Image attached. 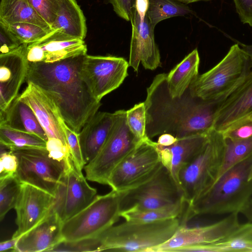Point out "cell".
I'll return each mask as SVG.
<instances>
[{
  "label": "cell",
  "mask_w": 252,
  "mask_h": 252,
  "mask_svg": "<svg viewBox=\"0 0 252 252\" xmlns=\"http://www.w3.org/2000/svg\"><path fill=\"white\" fill-rule=\"evenodd\" d=\"M167 75H157L147 89L144 102L147 136L152 139L169 133L181 139L208 133L213 129L219 101L194 96L189 87L181 97H173L169 92Z\"/></svg>",
  "instance_id": "cell-1"
},
{
  "label": "cell",
  "mask_w": 252,
  "mask_h": 252,
  "mask_svg": "<svg viewBox=\"0 0 252 252\" xmlns=\"http://www.w3.org/2000/svg\"><path fill=\"white\" fill-rule=\"evenodd\" d=\"M85 55L53 63H29L26 78L54 100L65 124L77 133L101 106L81 77Z\"/></svg>",
  "instance_id": "cell-2"
},
{
  "label": "cell",
  "mask_w": 252,
  "mask_h": 252,
  "mask_svg": "<svg viewBox=\"0 0 252 252\" xmlns=\"http://www.w3.org/2000/svg\"><path fill=\"white\" fill-rule=\"evenodd\" d=\"M252 155L229 169L210 189L185 210L183 222L198 215L240 213L252 196V180L249 176Z\"/></svg>",
  "instance_id": "cell-3"
},
{
  "label": "cell",
  "mask_w": 252,
  "mask_h": 252,
  "mask_svg": "<svg viewBox=\"0 0 252 252\" xmlns=\"http://www.w3.org/2000/svg\"><path fill=\"white\" fill-rule=\"evenodd\" d=\"M181 225V217L152 222L126 220L89 237L91 252H151L169 240Z\"/></svg>",
  "instance_id": "cell-4"
},
{
  "label": "cell",
  "mask_w": 252,
  "mask_h": 252,
  "mask_svg": "<svg viewBox=\"0 0 252 252\" xmlns=\"http://www.w3.org/2000/svg\"><path fill=\"white\" fill-rule=\"evenodd\" d=\"M252 71V63L238 43L231 46L215 66L199 75L189 87L194 96L205 101L220 102Z\"/></svg>",
  "instance_id": "cell-5"
},
{
  "label": "cell",
  "mask_w": 252,
  "mask_h": 252,
  "mask_svg": "<svg viewBox=\"0 0 252 252\" xmlns=\"http://www.w3.org/2000/svg\"><path fill=\"white\" fill-rule=\"evenodd\" d=\"M224 143L222 134L212 129L202 148L181 169L178 184L187 205L204 194L216 182Z\"/></svg>",
  "instance_id": "cell-6"
},
{
  "label": "cell",
  "mask_w": 252,
  "mask_h": 252,
  "mask_svg": "<svg viewBox=\"0 0 252 252\" xmlns=\"http://www.w3.org/2000/svg\"><path fill=\"white\" fill-rule=\"evenodd\" d=\"M124 192L112 190L96 195L85 208L62 225L63 241H75L95 236L113 226L121 217Z\"/></svg>",
  "instance_id": "cell-7"
},
{
  "label": "cell",
  "mask_w": 252,
  "mask_h": 252,
  "mask_svg": "<svg viewBox=\"0 0 252 252\" xmlns=\"http://www.w3.org/2000/svg\"><path fill=\"white\" fill-rule=\"evenodd\" d=\"M114 114V122L108 137L97 156L84 167L88 180L108 185L115 168L141 142L130 131L126 121V111Z\"/></svg>",
  "instance_id": "cell-8"
},
{
  "label": "cell",
  "mask_w": 252,
  "mask_h": 252,
  "mask_svg": "<svg viewBox=\"0 0 252 252\" xmlns=\"http://www.w3.org/2000/svg\"><path fill=\"white\" fill-rule=\"evenodd\" d=\"M162 166L157 143L148 138L139 143L115 168L108 185L118 192L132 189L151 178Z\"/></svg>",
  "instance_id": "cell-9"
},
{
  "label": "cell",
  "mask_w": 252,
  "mask_h": 252,
  "mask_svg": "<svg viewBox=\"0 0 252 252\" xmlns=\"http://www.w3.org/2000/svg\"><path fill=\"white\" fill-rule=\"evenodd\" d=\"M16 156V176L26 183L55 196L64 173L65 164L52 158L46 148L26 147L10 149Z\"/></svg>",
  "instance_id": "cell-10"
},
{
  "label": "cell",
  "mask_w": 252,
  "mask_h": 252,
  "mask_svg": "<svg viewBox=\"0 0 252 252\" xmlns=\"http://www.w3.org/2000/svg\"><path fill=\"white\" fill-rule=\"evenodd\" d=\"M184 201L181 190L169 171L163 166L149 180L124 191L122 211L132 208L152 210Z\"/></svg>",
  "instance_id": "cell-11"
},
{
  "label": "cell",
  "mask_w": 252,
  "mask_h": 252,
  "mask_svg": "<svg viewBox=\"0 0 252 252\" xmlns=\"http://www.w3.org/2000/svg\"><path fill=\"white\" fill-rule=\"evenodd\" d=\"M128 62L122 57L85 55L81 68L82 79L94 98L100 101L120 87L128 76Z\"/></svg>",
  "instance_id": "cell-12"
},
{
  "label": "cell",
  "mask_w": 252,
  "mask_h": 252,
  "mask_svg": "<svg viewBox=\"0 0 252 252\" xmlns=\"http://www.w3.org/2000/svg\"><path fill=\"white\" fill-rule=\"evenodd\" d=\"M96 193V189L88 184L71 158L65 164L51 210L63 223L88 206Z\"/></svg>",
  "instance_id": "cell-13"
},
{
  "label": "cell",
  "mask_w": 252,
  "mask_h": 252,
  "mask_svg": "<svg viewBox=\"0 0 252 252\" xmlns=\"http://www.w3.org/2000/svg\"><path fill=\"white\" fill-rule=\"evenodd\" d=\"M238 213L213 223L193 227L181 225L174 235L164 243L154 248L151 252H173L182 247L218 241L229 235L240 225Z\"/></svg>",
  "instance_id": "cell-14"
},
{
  "label": "cell",
  "mask_w": 252,
  "mask_h": 252,
  "mask_svg": "<svg viewBox=\"0 0 252 252\" xmlns=\"http://www.w3.org/2000/svg\"><path fill=\"white\" fill-rule=\"evenodd\" d=\"M252 116V71L220 101L215 112L213 129L223 133L250 121Z\"/></svg>",
  "instance_id": "cell-15"
},
{
  "label": "cell",
  "mask_w": 252,
  "mask_h": 252,
  "mask_svg": "<svg viewBox=\"0 0 252 252\" xmlns=\"http://www.w3.org/2000/svg\"><path fill=\"white\" fill-rule=\"evenodd\" d=\"M84 40L52 31L35 42L26 44L25 56L29 63H53L87 54Z\"/></svg>",
  "instance_id": "cell-16"
},
{
  "label": "cell",
  "mask_w": 252,
  "mask_h": 252,
  "mask_svg": "<svg viewBox=\"0 0 252 252\" xmlns=\"http://www.w3.org/2000/svg\"><path fill=\"white\" fill-rule=\"evenodd\" d=\"M55 196L32 185L22 183L14 207L17 229L12 238L19 237L42 221L51 211Z\"/></svg>",
  "instance_id": "cell-17"
},
{
  "label": "cell",
  "mask_w": 252,
  "mask_h": 252,
  "mask_svg": "<svg viewBox=\"0 0 252 252\" xmlns=\"http://www.w3.org/2000/svg\"><path fill=\"white\" fill-rule=\"evenodd\" d=\"M132 34L130 41L129 59V66L137 72L140 63L146 69L153 70L160 64L159 49L155 42L154 28L146 15L141 21L134 5L130 21Z\"/></svg>",
  "instance_id": "cell-18"
},
{
  "label": "cell",
  "mask_w": 252,
  "mask_h": 252,
  "mask_svg": "<svg viewBox=\"0 0 252 252\" xmlns=\"http://www.w3.org/2000/svg\"><path fill=\"white\" fill-rule=\"evenodd\" d=\"M26 44L7 54L0 55V113L4 112L18 96L26 81L29 62Z\"/></svg>",
  "instance_id": "cell-19"
},
{
  "label": "cell",
  "mask_w": 252,
  "mask_h": 252,
  "mask_svg": "<svg viewBox=\"0 0 252 252\" xmlns=\"http://www.w3.org/2000/svg\"><path fill=\"white\" fill-rule=\"evenodd\" d=\"M27 83L25 90L18 95L19 98L33 110L48 138L60 139L67 145L61 124L63 118L55 102L38 86L30 82Z\"/></svg>",
  "instance_id": "cell-20"
},
{
  "label": "cell",
  "mask_w": 252,
  "mask_h": 252,
  "mask_svg": "<svg viewBox=\"0 0 252 252\" xmlns=\"http://www.w3.org/2000/svg\"><path fill=\"white\" fill-rule=\"evenodd\" d=\"M63 222L51 210L39 223L21 235L13 252H48L63 241Z\"/></svg>",
  "instance_id": "cell-21"
},
{
  "label": "cell",
  "mask_w": 252,
  "mask_h": 252,
  "mask_svg": "<svg viewBox=\"0 0 252 252\" xmlns=\"http://www.w3.org/2000/svg\"><path fill=\"white\" fill-rule=\"evenodd\" d=\"M209 132L178 139L169 146H160L156 142L162 164L169 171L178 186L181 169L202 148L208 139Z\"/></svg>",
  "instance_id": "cell-22"
},
{
  "label": "cell",
  "mask_w": 252,
  "mask_h": 252,
  "mask_svg": "<svg viewBox=\"0 0 252 252\" xmlns=\"http://www.w3.org/2000/svg\"><path fill=\"white\" fill-rule=\"evenodd\" d=\"M113 122V113L98 111L78 133L86 165L92 161L101 151L110 133Z\"/></svg>",
  "instance_id": "cell-23"
},
{
  "label": "cell",
  "mask_w": 252,
  "mask_h": 252,
  "mask_svg": "<svg viewBox=\"0 0 252 252\" xmlns=\"http://www.w3.org/2000/svg\"><path fill=\"white\" fill-rule=\"evenodd\" d=\"M181 252H252V222L240 224L224 238L211 243L184 247Z\"/></svg>",
  "instance_id": "cell-24"
},
{
  "label": "cell",
  "mask_w": 252,
  "mask_h": 252,
  "mask_svg": "<svg viewBox=\"0 0 252 252\" xmlns=\"http://www.w3.org/2000/svg\"><path fill=\"white\" fill-rule=\"evenodd\" d=\"M0 126L32 133L46 141L48 139L33 110L19 96L4 112L0 113Z\"/></svg>",
  "instance_id": "cell-25"
},
{
  "label": "cell",
  "mask_w": 252,
  "mask_h": 252,
  "mask_svg": "<svg viewBox=\"0 0 252 252\" xmlns=\"http://www.w3.org/2000/svg\"><path fill=\"white\" fill-rule=\"evenodd\" d=\"M60 8L51 29L84 40L87 34L86 18L76 0H58Z\"/></svg>",
  "instance_id": "cell-26"
},
{
  "label": "cell",
  "mask_w": 252,
  "mask_h": 252,
  "mask_svg": "<svg viewBox=\"0 0 252 252\" xmlns=\"http://www.w3.org/2000/svg\"><path fill=\"white\" fill-rule=\"evenodd\" d=\"M200 58L195 49L167 75V85L173 97H181L199 75Z\"/></svg>",
  "instance_id": "cell-27"
},
{
  "label": "cell",
  "mask_w": 252,
  "mask_h": 252,
  "mask_svg": "<svg viewBox=\"0 0 252 252\" xmlns=\"http://www.w3.org/2000/svg\"><path fill=\"white\" fill-rule=\"evenodd\" d=\"M0 23L5 25L30 23L45 29L52 30L35 11L29 0H1Z\"/></svg>",
  "instance_id": "cell-28"
},
{
  "label": "cell",
  "mask_w": 252,
  "mask_h": 252,
  "mask_svg": "<svg viewBox=\"0 0 252 252\" xmlns=\"http://www.w3.org/2000/svg\"><path fill=\"white\" fill-rule=\"evenodd\" d=\"M185 201L152 210H137L128 208L122 210L121 217L126 221L152 222L181 217L185 211Z\"/></svg>",
  "instance_id": "cell-29"
},
{
  "label": "cell",
  "mask_w": 252,
  "mask_h": 252,
  "mask_svg": "<svg viewBox=\"0 0 252 252\" xmlns=\"http://www.w3.org/2000/svg\"><path fill=\"white\" fill-rule=\"evenodd\" d=\"M223 138V155L216 182L229 169L252 155V136L243 140Z\"/></svg>",
  "instance_id": "cell-30"
},
{
  "label": "cell",
  "mask_w": 252,
  "mask_h": 252,
  "mask_svg": "<svg viewBox=\"0 0 252 252\" xmlns=\"http://www.w3.org/2000/svg\"><path fill=\"white\" fill-rule=\"evenodd\" d=\"M191 12L189 7L175 0H149L146 16L153 28L159 22Z\"/></svg>",
  "instance_id": "cell-31"
},
{
  "label": "cell",
  "mask_w": 252,
  "mask_h": 252,
  "mask_svg": "<svg viewBox=\"0 0 252 252\" xmlns=\"http://www.w3.org/2000/svg\"><path fill=\"white\" fill-rule=\"evenodd\" d=\"M0 143L8 150L46 147V141L35 134L12 129L3 126H0Z\"/></svg>",
  "instance_id": "cell-32"
},
{
  "label": "cell",
  "mask_w": 252,
  "mask_h": 252,
  "mask_svg": "<svg viewBox=\"0 0 252 252\" xmlns=\"http://www.w3.org/2000/svg\"><path fill=\"white\" fill-rule=\"evenodd\" d=\"M22 183L15 174L0 179V220L14 208Z\"/></svg>",
  "instance_id": "cell-33"
},
{
  "label": "cell",
  "mask_w": 252,
  "mask_h": 252,
  "mask_svg": "<svg viewBox=\"0 0 252 252\" xmlns=\"http://www.w3.org/2000/svg\"><path fill=\"white\" fill-rule=\"evenodd\" d=\"M4 25L22 44H28L37 41L53 31L45 29L30 23H18Z\"/></svg>",
  "instance_id": "cell-34"
},
{
  "label": "cell",
  "mask_w": 252,
  "mask_h": 252,
  "mask_svg": "<svg viewBox=\"0 0 252 252\" xmlns=\"http://www.w3.org/2000/svg\"><path fill=\"white\" fill-rule=\"evenodd\" d=\"M126 117L130 131L139 142L148 138L146 133V111L144 102L135 104L126 111Z\"/></svg>",
  "instance_id": "cell-35"
},
{
  "label": "cell",
  "mask_w": 252,
  "mask_h": 252,
  "mask_svg": "<svg viewBox=\"0 0 252 252\" xmlns=\"http://www.w3.org/2000/svg\"><path fill=\"white\" fill-rule=\"evenodd\" d=\"M61 124L66 137L71 158L76 168L82 170L86 164L80 143L79 134L69 128L63 118L61 120Z\"/></svg>",
  "instance_id": "cell-36"
},
{
  "label": "cell",
  "mask_w": 252,
  "mask_h": 252,
  "mask_svg": "<svg viewBox=\"0 0 252 252\" xmlns=\"http://www.w3.org/2000/svg\"><path fill=\"white\" fill-rule=\"evenodd\" d=\"M29 0L37 13L51 28L56 19L60 8L58 0Z\"/></svg>",
  "instance_id": "cell-37"
},
{
  "label": "cell",
  "mask_w": 252,
  "mask_h": 252,
  "mask_svg": "<svg viewBox=\"0 0 252 252\" xmlns=\"http://www.w3.org/2000/svg\"><path fill=\"white\" fill-rule=\"evenodd\" d=\"M6 149L0 144V179L15 175L18 167L16 156L10 150L6 151Z\"/></svg>",
  "instance_id": "cell-38"
},
{
  "label": "cell",
  "mask_w": 252,
  "mask_h": 252,
  "mask_svg": "<svg viewBox=\"0 0 252 252\" xmlns=\"http://www.w3.org/2000/svg\"><path fill=\"white\" fill-rule=\"evenodd\" d=\"M46 148L52 158L65 165L71 159L68 147L60 139L48 138Z\"/></svg>",
  "instance_id": "cell-39"
},
{
  "label": "cell",
  "mask_w": 252,
  "mask_h": 252,
  "mask_svg": "<svg viewBox=\"0 0 252 252\" xmlns=\"http://www.w3.org/2000/svg\"><path fill=\"white\" fill-rule=\"evenodd\" d=\"M22 44L2 23H0V55L9 53Z\"/></svg>",
  "instance_id": "cell-40"
},
{
  "label": "cell",
  "mask_w": 252,
  "mask_h": 252,
  "mask_svg": "<svg viewBox=\"0 0 252 252\" xmlns=\"http://www.w3.org/2000/svg\"><path fill=\"white\" fill-rule=\"evenodd\" d=\"M225 138L243 140L252 136V121L250 120L236 128L221 133Z\"/></svg>",
  "instance_id": "cell-41"
},
{
  "label": "cell",
  "mask_w": 252,
  "mask_h": 252,
  "mask_svg": "<svg viewBox=\"0 0 252 252\" xmlns=\"http://www.w3.org/2000/svg\"><path fill=\"white\" fill-rule=\"evenodd\" d=\"M241 21L252 27V0H233Z\"/></svg>",
  "instance_id": "cell-42"
},
{
  "label": "cell",
  "mask_w": 252,
  "mask_h": 252,
  "mask_svg": "<svg viewBox=\"0 0 252 252\" xmlns=\"http://www.w3.org/2000/svg\"><path fill=\"white\" fill-rule=\"evenodd\" d=\"M118 16L126 21H130L134 0H108Z\"/></svg>",
  "instance_id": "cell-43"
},
{
  "label": "cell",
  "mask_w": 252,
  "mask_h": 252,
  "mask_svg": "<svg viewBox=\"0 0 252 252\" xmlns=\"http://www.w3.org/2000/svg\"><path fill=\"white\" fill-rule=\"evenodd\" d=\"M149 0H134V6L141 22L144 21L149 8Z\"/></svg>",
  "instance_id": "cell-44"
},
{
  "label": "cell",
  "mask_w": 252,
  "mask_h": 252,
  "mask_svg": "<svg viewBox=\"0 0 252 252\" xmlns=\"http://www.w3.org/2000/svg\"><path fill=\"white\" fill-rule=\"evenodd\" d=\"M178 139L171 134L163 133L159 135L157 143L158 145L166 147L174 144Z\"/></svg>",
  "instance_id": "cell-45"
},
{
  "label": "cell",
  "mask_w": 252,
  "mask_h": 252,
  "mask_svg": "<svg viewBox=\"0 0 252 252\" xmlns=\"http://www.w3.org/2000/svg\"><path fill=\"white\" fill-rule=\"evenodd\" d=\"M20 237L12 238L8 240L3 241L0 243V252L11 251L13 252Z\"/></svg>",
  "instance_id": "cell-46"
},
{
  "label": "cell",
  "mask_w": 252,
  "mask_h": 252,
  "mask_svg": "<svg viewBox=\"0 0 252 252\" xmlns=\"http://www.w3.org/2000/svg\"><path fill=\"white\" fill-rule=\"evenodd\" d=\"M240 213L252 222V196L241 210Z\"/></svg>",
  "instance_id": "cell-47"
},
{
  "label": "cell",
  "mask_w": 252,
  "mask_h": 252,
  "mask_svg": "<svg viewBox=\"0 0 252 252\" xmlns=\"http://www.w3.org/2000/svg\"><path fill=\"white\" fill-rule=\"evenodd\" d=\"M239 44L242 50L249 56L252 63V45H245L241 43Z\"/></svg>",
  "instance_id": "cell-48"
},
{
  "label": "cell",
  "mask_w": 252,
  "mask_h": 252,
  "mask_svg": "<svg viewBox=\"0 0 252 252\" xmlns=\"http://www.w3.org/2000/svg\"><path fill=\"white\" fill-rule=\"evenodd\" d=\"M177 1H178L180 3L184 4H189L190 3H192L194 2L199 1H210L211 0H175Z\"/></svg>",
  "instance_id": "cell-49"
},
{
  "label": "cell",
  "mask_w": 252,
  "mask_h": 252,
  "mask_svg": "<svg viewBox=\"0 0 252 252\" xmlns=\"http://www.w3.org/2000/svg\"><path fill=\"white\" fill-rule=\"evenodd\" d=\"M249 179L250 180H252V166H251V170H250V174H249Z\"/></svg>",
  "instance_id": "cell-50"
}]
</instances>
